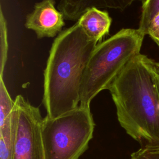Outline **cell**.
Returning <instances> with one entry per match:
<instances>
[{"label":"cell","mask_w":159,"mask_h":159,"mask_svg":"<svg viewBox=\"0 0 159 159\" xmlns=\"http://www.w3.org/2000/svg\"><path fill=\"white\" fill-rule=\"evenodd\" d=\"M97 44L77 22L55 37L43 71L47 117H58L79 106L83 73Z\"/></svg>","instance_id":"6da1fadb"},{"label":"cell","mask_w":159,"mask_h":159,"mask_svg":"<svg viewBox=\"0 0 159 159\" xmlns=\"http://www.w3.org/2000/svg\"><path fill=\"white\" fill-rule=\"evenodd\" d=\"M150 60L135 56L108 89L120 125L145 145L159 143V93Z\"/></svg>","instance_id":"7a4b0ae2"},{"label":"cell","mask_w":159,"mask_h":159,"mask_svg":"<svg viewBox=\"0 0 159 159\" xmlns=\"http://www.w3.org/2000/svg\"><path fill=\"white\" fill-rule=\"evenodd\" d=\"M144 37L139 29H122L96 45L83 73L80 106L90 107L93 99L109 89L127 63L140 53Z\"/></svg>","instance_id":"3957f363"},{"label":"cell","mask_w":159,"mask_h":159,"mask_svg":"<svg viewBox=\"0 0 159 159\" xmlns=\"http://www.w3.org/2000/svg\"><path fill=\"white\" fill-rule=\"evenodd\" d=\"M95 124L90 107L78 106L42 124L45 159H79L88 149Z\"/></svg>","instance_id":"277c9868"},{"label":"cell","mask_w":159,"mask_h":159,"mask_svg":"<svg viewBox=\"0 0 159 159\" xmlns=\"http://www.w3.org/2000/svg\"><path fill=\"white\" fill-rule=\"evenodd\" d=\"M17 127L12 159H45L40 109L19 94L14 100Z\"/></svg>","instance_id":"5b68a950"},{"label":"cell","mask_w":159,"mask_h":159,"mask_svg":"<svg viewBox=\"0 0 159 159\" xmlns=\"http://www.w3.org/2000/svg\"><path fill=\"white\" fill-rule=\"evenodd\" d=\"M55 5V0H42L36 2L33 11L26 15L24 26L33 30L37 39L55 37L63 30L65 17Z\"/></svg>","instance_id":"8992f818"},{"label":"cell","mask_w":159,"mask_h":159,"mask_svg":"<svg viewBox=\"0 0 159 159\" xmlns=\"http://www.w3.org/2000/svg\"><path fill=\"white\" fill-rule=\"evenodd\" d=\"M137 1L142 0H60L57 9L63 14L65 19L76 22L89 8H109L122 11Z\"/></svg>","instance_id":"52a82bcc"},{"label":"cell","mask_w":159,"mask_h":159,"mask_svg":"<svg viewBox=\"0 0 159 159\" xmlns=\"http://www.w3.org/2000/svg\"><path fill=\"white\" fill-rule=\"evenodd\" d=\"M76 22L89 38L99 43L109 34L112 18L106 10L91 7L86 10Z\"/></svg>","instance_id":"ba28073f"},{"label":"cell","mask_w":159,"mask_h":159,"mask_svg":"<svg viewBox=\"0 0 159 159\" xmlns=\"http://www.w3.org/2000/svg\"><path fill=\"white\" fill-rule=\"evenodd\" d=\"M14 106V101L9 94L3 78L0 76V128L11 122Z\"/></svg>","instance_id":"9c48e42d"},{"label":"cell","mask_w":159,"mask_h":159,"mask_svg":"<svg viewBox=\"0 0 159 159\" xmlns=\"http://www.w3.org/2000/svg\"><path fill=\"white\" fill-rule=\"evenodd\" d=\"M158 13H159V0L143 1L138 29L145 35L150 22Z\"/></svg>","instance_id":"30bf717a"},{"label":"cell","mask_w":159,"mask_h":159,"mask_svg":"<svg viewBox=\"0 0 159 159\" xmlns=\"http://www.w3.org/2000/svg\"><path fill=\"white\" fill-rule=\"evenodd\" d=\"M8 41L7 26L2 9H0V76L3 78L5 66L7 59Z\"/></svg>","instance_id":"8fae6325"},{"label":"cell","mask_w":159,"mask_h":159,"mask_svg":"<svg viewBox=\"0 0 159 159\" xmlns=\"http://www.w3.org/2000/svg\"><path fill=\"white\" fill-rule=\"evenodd\" d=\"M131 159H159V143L146 144L131 154Z\"/></svg>","instance_id":"7c38bea8"},{"label":"cell","mask_w":159,"mask_h":159,"mask_svg":"<svg viewBox=\"0 0 159 159\" xmlns=\"http://www.w3.org/2000/svg\"><path fill=\"white\" fill-rule=\"evenodd\" d=\"M145 35H148L159 47V13L150 22Z\"/></svg>","instance_id":"4fadbf2b"},{"label":"cell","mask_w":159,"mask_h":159,"mask_svg":"<svg viewBox=\"0 0 159 159\" xmlns=\"http://www.w3.org/2000/svg\"><path fill=\"white\" fill-rule=\"evenodd\" d=\"M150 66L152 68V71L153 73L154 76L155 78L157 88H158V93H159V62L155 61L154 60L150 59Z\"/></svg>","instance_id":"5bb4252c"}]
</instances>
